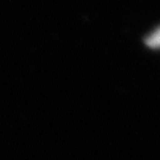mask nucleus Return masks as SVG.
Returning <instances> with one entry per match:
<instances>
[{"label": "nucleus", "instance_id": "1", "mask_svg": "<svg viewBox=\"0 0 160 160\" xmlns=\"http://www.w3.org/2000/svg\"><path fill=\"white\" fill-rule=\"evenodd\" d=\"M146 44L152 49H160V28L147 37Z\"/></svg>", "mask_w": 160, "mask_h": 160}]
</instances>
